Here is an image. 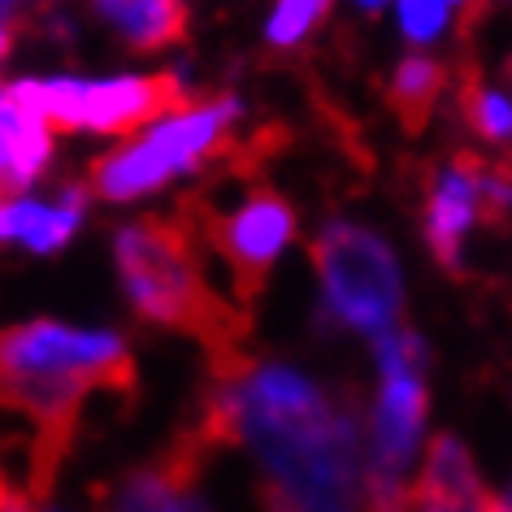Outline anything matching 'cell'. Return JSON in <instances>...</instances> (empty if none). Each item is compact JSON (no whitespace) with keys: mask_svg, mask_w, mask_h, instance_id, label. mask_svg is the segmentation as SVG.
<instances>
[{"mask_svg":"<svg viewBox=\"0 0 512 512\" xmlns=\"http://www.w3.org/2000/svg\"><path fill=\"white\" fill-rule=\"evenodd\" d=\"M408 512H512V508H508V499H499L491 491L456 499V495H426V491H417L413 486V495H408Z\"/></svg>","mask_w":512,"mask_h":512,"instance_id":"obj_14","label":"cell"},{"mask_svg":"<svg viewBox=\"0 0 512 512\" xmlns=\"http://www.w3.org/2000/svg\"><path fill=\"white\" fill-rule=\"evenodd\" d=\"M9 9H0V18H5ZM9 48H14V31H9V22H0V57H9Z\"/></svg>","mask_w":512,"mask_h":512,"instance_id":"obj_18","label":"cell"},{"mask_svg":"<svg viewBox=\"0 0 512 512\" xmlns=\"http://www.w3.org/2000/svg\"><path fill=\"white\" fill-rule=\"evenodd\" d=\"M135 365L109 330H79L61 322H31L0 330V413H14L31 430L27 495L53 486L92 391H131Z\"/></svg>","mask_w":512,"mask_h":512,"instance_id":"obj_1","label":"cell"},{"mask_svg":"<svg viewBox=\"0 0 512 512\" xmlns=\"http://www.w3.org/2000/svg\"><path fill=\"white\" fill-rule=\"evenodd\" d=\"M317 18H326V5H317V0H287V5H278L274 18H270V40L296 44L300 35H309L317 27Z\"/></svg>","mask_w":512,"mask_h":512,"instance_id":"obj_13","label":"cell"},{"mask_svg":"<svg viewBox=\"0 0 512 512\" xmlns=\"http://www.w3.org/2000/svg\"><path fill=\"white\" fill-rule=\"evenodd\" d=\"M460 113H465V122L482 139H491V144H508L512 139V100L504 92H495V87L465 79L460 83Z\"/></svg>","mask_w":512,"mask_h":512,"instance_id":"obj_12","label":"cell"},{"mask_svg":"<svg viewBox=\"0 0 512 512\" xmlns=\"http://www.w3.org/2000/svg\"><path fill=\"white\" fill-rule=\"evenodd\" d=\"M96 14L135 48H170L187 35V9L174 0H105L96 5Z\"/></svg>","mask_w":512,"mask_h":512,"instance_id":"obj_9","label":"cell"},{"mask_svg":"<svg viewBox=\"0 0 512 512\" xmlns=\"http://www.w3.org/2000/svg\"><path fill=\"white\" fill-rule=\"evenodd\" d=\"M209 439L196 430L178 439L170 452L157 456L152 465L126 478L118 499L105 512H213L209 499L200 495V465L209 456Z\"/></svg>","mask_w":512,"mask_h":512,"instance_id":"obj_7","label":"cell"},{"mask_svg":"<svg viewBox=\"0 0 512 512\" xmlns=\"http://www.w3.org/2000/svg\"><path fill=\"white\" fill-rule=\"evenodd\" d=\"M18 105L35 118L87 131H126V126H157L165 118L200 109L178 74H148V79H22L9 87Z\"/></svg>","mask_w":512,"mask_h":512,"instance_id":"obj_3","label":"cell"},{"mask_svg":"<svg viewBox=\"0 0 512 512\" xmlns=\"http://www.w3.org/2000/svg\"><path fill=\"white\" fill-rule=\"evenodd\" d=\"M113 261L148 322L174 326L209 348L213 378L248 369V317L239 313V304L213 296L209 278L200 274V230L183 209L178 217H144L122 226L113 239Z\"/></svg>","mask_w":512,"mask_h":512,"instance_id":"obj_2","label":"cell"},{"mask_svg":"<svg viewBox=\"0 0 512 512\" xmlns=\"http://www.w3.org/2000/svg\"><path fill=\"white\" fill-rule=\"evenodd\" d=\"M265 512H352V508H343V504H313V499H296L287 491L265 486Z\"/></svg>","mask_w":512,"mask_h":512,"instance_id":"obj_16","label":"cell"},{"mask_svg":"<svg viewBox=\"0 0 512 512\" xmlns=\"http://www.w3.org/2000/svg\"><path fill=\"white\" fill-rule=\"evenodd\" d=\"M183 213L196 222L200 235H209V243L222 252V261L230 265V274H235V296L243 304H252L261 296L274 256L296 235V209H291L278 191H256V196H248V204L235 209L230 217H213L196 200H183Z\"/></svg>","mask_w":512,"mask_h":512,"instance_id":"obj_6","label":"cell"},{"mask_svg":"<svg viewBox=\"0 0 512 512\" xmlns=\"http://www.w3.org/2000/svg\"><path fill=\"white\" fill-rule=\"evenodd\" d=\"M0 512H40V508H31V495L0 473Z\"/></svg>","mask_w":512,"mask_h":512,"instance_id":"obj_17","label":"cell"},{"mask_svg":"<svg viewBox=\"0 0 512 512\" xmlns=\"http://www.w3.org/2000/svg\"><path fill=\"white\" fill-rule=\"evenodd\" d=\"M508 508H512V504H508Z\"/></svg>","mask_w":512,"mask_h":512,"instance_id":"obj_19","label":"cell"},{"mask_svg":"<svg viewBox=\"0 0 512 512\" xmlns=\"http://www.w3.org/2000/svg\"><path fill=\"white\" fill-rule=\"evenodd\" d=\"M313 265H317V278H322L330 313L339 322H348L352 330H365L374 339L395 330L404 283H400L395 252L374 230L356 222H330L313 239Z\"/></svg>","mask_w":512,"mask_h":512,"instance_id":"obj_4","label":"cell"},{"mask_svg":"<svg viewBox=\"0 0 512 512\" xmlns=\"http://www.w3.org/2000/svg\"><path fill=\"white\" fill-rule=\"evenodd\" d=\"M443 83H447V70L439 66V61H430V57H404L400 66H395L387 100H391V109H395V118H400L404 131L417 135L421 126L430 122L434 100H439Z\"/></svg>","mask_w":512,"mask_h":512,"instance_id":"obj_11","label":"cell"},{"mask_svg":"<svg viewBox=\"0 0 512 512\" xmlns=\"http://www.w3.org/2000/svg\"><path fill=\"white\" fill-rule=\"evenodd\" d=\"M452 14H456L452 5H400V27H404L408 40L430 44L447 31V18Z\"/></svg>","mask_w":512,"mask_h":512,"instance_id":"obj_15","label":"cell"},{"mask_svg":"<svg viewBox=\"0 0 512 512\" xmlns=\"http://www.w3.org/2000/svg\"><path fill=\"white\" fill-rule=\"evenodd\" d=\"M486 174L491 170L478 157H456L430 191L426 239L447 270H460V243H465L473 217H486Z\"/></svg>","mask_w":512,"mask_h":512,"instance_id":"obj_8","label":"cell"},{"mask_svg":"<svg viewBox=\"0 0 512 512\" xmlns=\"http://www.w3.org/2000/svg\"><path fill=\"white\" fill-rule=\"evenodd\" d=\"M0 148H5L9 174H14V191L31 187L48 165V131L44 118H35L27 105H18L14 96H0Z\"/></svg>","mask_w":512,"mask_h":512,"instance_id":"obj_10","label":"cell"},{"mask_svg":"<svg viewBox=\"0 0 512 512\" xmlns=\"http://www.w3.org/2000/svg\"><path fill=\"white\" fill-rule=\"evenodd\" d=\"M239 118V100L222 96L213 105H200L178 118H165L148 126V135H139L131 148L109 152L105 161L92 165V191L105 200H135L170 183L174 174L200 165V157H213L217 148H226V131Z\"/></svg>","mask_w":512,"mask_h":512,"instance_id":"obj_5","label":"cell"}]
</instances>
